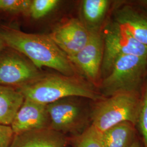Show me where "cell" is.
<instances>
[{"label":"cell","instance_id":"obj_1","mask_svg":"<svg viewBox=\"0 0 147 147\" xmlns=\"http://www.w3.org/2000/svg\"><path fill=\"white\" fill-rule=\"evenodd\" d=\"M0 36L5 47L26 56L37 68L45 67L62 75H76V68L67 55L49 35L30 33L11 27H0Z\"/></svg>","mask_w":147,"mask_h":147},{"label":"cell","instance_id":"obj_2","mask_svg":"<svg viewBox=\"0 0 147 147\" xmlns=\"http://www.w3.org/2000/svg\"><path fill=\"white\" fill-rule=\"evenodd\" d=\"M16 89L25 99L44 105L69 97L83 98L94 101L103 99L89 81L76 75L67 76L61 74L44 75L33 82Z\"/></svg>","mask_w":147,"mask_h":147},{"label":"cell","instance_id":"obj_3","mask_svg":"<svg viewBox=\"0 0 147 147\" xmlns=\"http://www.w3.org/2000/svg\"><path fill=\"white\" fill-rule=\"evenodd\" d=\"M138 92L114 95L99 100L91 113L90 125L103 133L123 122L137 125L141 104Z\"/></svg>","mask_w":147,"mask_h":147},{"label":"cell","instance_id":"obj_4","mask_svg":"<svg viewBox=\"0 0 147 147\" xmlns=\"http://www.w3.org/2000/svg\"><path fill=\"white\" fill-rule=\"evenodd\" d=\"M147 69V57L133 55L118 58L101 84L106 97L124 93L138 92Z\"/></svg>","mask_w":147,"mask_h":147},{"label":"cell","instance_id":"obj_5","mask_svg":"<svg viewBox=\"0 0 147 147\" xmlns=\"http://www.w3.org/2000/svg\"><path fill=\"white\" fill-rule=\"evenodd\" d=\"M104 55L101 73L106 77L118 58L127 55L147 57V47L137 42L116 22L109 25L102 35Z\"/></svg>","mask_w":147,"mask_h":147},{"label":"cell","instance_id":"obj_6","mask_svg":"<svg viewBox=\"0 0 147 147\" xmlns=\"http://www.w3.org/2000/svg\"><path fill=\"white\" fill-rule=\"evenodd\" d=\"M44 76L39 69L24 55L5 48L0 53V84L18 88Z\"/></svg>","mask_w":147,"mask_h":147},{"label":"cell","instance_id":"obj_7","mask_svg":"<svg viewBox=\"0 0 147 147\" xmlns=\"http://www.w3.org/2000/svg\"><path fill=\"white\" fill-rule=\"evenodd\" d=\"M77 97H69L47 105L50 128L63 135L78 131L87 121V112Z\"/></svg>","mask_w":147,"mask_h":147},{"label":"cell","instance_id":"obj_8","mask_svg":"<svg viewBox=\"0 0 147 147\" xmlns=\"http://www.w3.org/2000/svg\"><path fill=\"white\" fill-rule=\"evenodd\" d=\"M89 39L82 50L68 57L75 68L78 69L89 80L96 84L101 70L104 55V40L100 30L89 31Z\"/></svg>","mask_w":147,"mask_h":147},{"label":"cell","instance_id":"obj_9","mask_svg":"<svg viewBox=\"0 0 147 147\" xmlns=\"http://www.w3.org/2000/svg\"><path fill=\"white\" fill-rule=\"evenodd\" d=\"M68 57L79 53L87 44L90 32L81 20L71 18L56 27L49 34Z\"/></svg>","mask_w":147,"mask_h":147},{"label":"cell","instance_id":"obj_10","mask_svg":"<svg viewBox=\"0 0 147 147\" xmlns=\"http://www.w3.org/2000/svg\"><path fill=\"white\" fill-rule=\"evenodd\" d=\"M11 126L15 135L50 127L47 105L25 99Z\"/></svg>","mask_w":147,"mask_h":147},{"label":"cell","instance_id":"obj_11","mask_svg":"<svg viewBox=\"0 0 147 147\" xmlns=\"http://www.w3.org/2000/svg\"><path fill=\"white\" fill-rule=\"evenodd\" d=\"M67 144L65 135L49 127L15 135L10 147H66Z\"/></svg>","mask_w":147,"mask_h":147},{"label":"cell","instance_id":"obj_12","mask_svg":"<svg viewBox=\"0 0 147 147\" xmlns=\"http://www.w3.org/2000/svg\"><path fill=\"white\" fill-rule=\"evenodd\" d=\"M116 24L137 42L147 47V16L130 6H124L115 13Z\"/></svg>","mask_w":147,"mask_h":147},{"label":"cell","instance_id":"obj_13","mask_svg":"<svg viewBox=\"0 0 147 147\" xmlns=\"http://www.w3.org/2000/svg\"><path fill=\"white\" fill-rule=\"evenodd\" d=\"M24 99L16 88L0 84V124L11 125Z\"/></svg>","mask_w":147,"mask_h":147},{"label":"cell","instance_id":"obj_14","mask_svg":"<svg viewBox=\"0 0 147 147\" xmlns=\"http://www.w3.org/2000/svg\"><path fill=\"white\" fill-rule=\"evenodd\" d=\"M135 125L123 122L101 133L103 147H129L136 140Z\"/></svg>","mask_w":147,"mask_h":147},{"label":"cell","instance_id":"obj_15","mask_svg":"<svg viewBox=\"0 0 147 147\" xmlns=\"http://www.w3.org/2000/svg\"><path fill=\"white\" fill-rule=\"evenodd\" d=\"M108 0H84L82 2V22L89 31L100 30L110 5Z\"/></svg>","mask_w":147,"mask_h":147},{"label":"cell","instance_id":"obj_16","mask_svg":"<svg viewBox=\"0 0 147 147\" xmlns=\"http://www.w3.org/2000/svg\"><path fill=\"white\" fill-rule=\"evenodd\" d=\"M75 147H103L101 133L90 125L77 137Z\"/></svg>","mask_w":147,"mask_h":147},{"label":"cell","instance_id":"obj_17","mask_svg":"<svg viewBox=\"0 0 147 147\" xmlns=\"http://www.w3.org/2000/svg\"><path fill=\"white\" fill-rule=\"evenodd\" d=\"M59 3L58 0L32 1L29 15L34 19H40L51 12Z\"/></svg>","mask_w":147,"mask_h":147},{"label":"cell","instance_id":"obj_18","mask_svg":"<svg viewBox=\"0 0 147 147\" xmlns=\"http://www.w3.org/2000/svg\"><path fill=\"white\" fill-rule=\"evenodd\" d=\"M31 3V0H0V11L29 15Z\"/></svg>","mask_w":147,"mask_h":147},{"label":"cell","instance_id":"obj_19","mask_svg":"<svg viewBox=\"0 0 147 147\" xmlns=\"http://www.w3.org/2000/svg\"><path fill=\"white\" fill-rule=\"evenodd\" d=\"M137 125H138L142 135L143 147H147V84L143 96L141 98V104Z\"/></svg>","mask_w":147,"mask_h":147},{"label":"cell","instance_id":"obj_20","mask_svg":"<svg viewBox=\"0 0 147 147\" xmlns=\"http://www.w3.org/2000/svg\"><path fill=\"white\" fill-rule=\"evenodd\" d=\"M11 125L0 124V147H10L14 137Z\"/></svg>","mask_w":147,"mask_h":147},{"label":"cell","instance_id":"obj_21","mask_svg":"<svg viewBox=\"0 0 147 147\" xmlns=\"http://www.w3.org/2000/svg\"><path fill=\"white\" fill-rule=\"evenodd\" d=\"M129 147H142V146H141V142H140V141L137 138H136V140Z\"/></svg>","mask_w":147,"mask_h":147},{"label":"cell","instance_id":"obj_22","mask_svg":"<svg viewBox=\"0 0 147 147\" xmlns=\"http://www.w3.org/2000/svg\"><path fill=\"white\" fill-rule=\"evenodd\" d=\"M5 42H3V40H2V38L0 36V53H1V51L5 49Z\"/></svg>","mask_w":147,"mask_h":147}]
</instances>
